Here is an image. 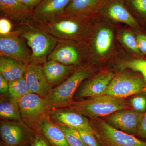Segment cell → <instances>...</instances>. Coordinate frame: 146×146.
<instances>
[{
    "label": "cell",
    "mask_w": 146,
    "mask_h": 146,
    "mask_svg": "<svg viewBox=\"0 0 146 146\" xmlns=\"http://www.w3.org/2000/svg\"><path fill=\"white\" fill-rule=\"evenodd\" d=\"M0 117L1 119L21 121L22 118L17 102L14 100L11 102L1 99Z\"/></svg>",
    "instance_id": "603a6c76"
},
{
    "label": "cell",
    "mask_w": 146,
    "mask_h": 146,
    "mask_svg": "<svg viewBox=\"0 0 146 146\" xmlns=\"http://www.w3.org/2000/svg\"><path fill=\"white\" fill-rule=\"evenodd\" d=\"M68 108L92 119L106 117L121 110L131 109L125 98L100 95L86 100L73 101Z\"/></svg>",
    "instance_id": "7a4b0ae2"
},
{
    "label": "cell",
    "mask_w": 146,
    "mask_h": 146,
    "mask_svg": "<svg viewBox=\"0 0 146 146\" xmlns=\"http://www.w3.org/2000/svg\"><path fill=\"white\" fill-rule=\"evenodd\" d=\"M0 134L4 146H22L28 137V133L21 125L9 122L1 123Z\"/></svg>",
    "instance_id": "d6986e66"
},
{
    "label": "cell",
    "mask_w": 146,
    "mask_h": 146,
    "mask_svg": "<svg viewBox=\"0 0 146 146\" xmlns=\"http://www.w3.org/2000/svg\"><path fill=\"white\" fill-rule=\"evenodd\" d=\"M20 35L19 30L0 35V56H4L28 64L31 62V51Z\"/></svg>",
    "instance_id": "ba28073f"
},
{
    "label": "cell",
    "mask_w": 146,
    "mask_h": 146,
    "mask_svg": "<svg viewBox=\"0 0 146 146\" xmlns=\"http://www.w3.org/2000/svg\"><path fill=\"white\" fill-rule=\"evenodd\" d=\"M115 74L111 71L105 70L91 76L78 89L77 97L78 98H90L101 95Z\"/></svg>",
    "instance_id": "5bb4252c"
},
{
    "label": "cell",
    "mask_w": 146,
    "mask_h": 146,
    "mask_svg": "<svg viewBox=\"0 0 146 146\" xmlns=\"http://www.w3.org/2000/svg\"><path fill=\"white\" fill-rule=\"evenodd\" d=\"M58 39L56 46L48 60H53L68 65L76 66L80 63L82 54L75 41Z\"/></svg>",
    "instance_id": "7c38bea8"
},
{
    "label": "cell",
    "mask_w": 146,
    "mask_h": 146,
    "mask_svg": "<svg viewBox=\"0 0 146 146\" xmlns=\"http://www.w3.org/2000/svg\"><path fill=\"white\" fill-rule=\"evenodd\" d=\"M65 134L68 144L70 146H87L82 141L78 131L68 126L58 124Z\"/></svg>",
    "instance_id": "83f0119b"
},
{
    "label": "cell",
    "mask_w": 146,
    "mask_h": 146,
    "mask_svg": "<svg viewBox=\"0 0 146 146\" xmlns=\"http://www.w3.org/2000/svg\"><path fill=\"white\" fill-rule=\"evenodd\" d=\"M24 76L31 93L37 94L42 98H46L52 90L40 64L32 62L29 63L27 65Z\"/></svg>",
    "instance_id": "8fae6325"
},
{
    "label": "cell",
    "mask_w": 146,
    "mask_h": 146,
    "mask_svg": "<svg viewBox=\"0 0 146 146\" xmlns=\"http://www.w3.org/2000/svg\"><path fill=\"white\" fill-rule=\"evenodd\" d=\"M90 123L102 146H146V142L113 127L104 119L96 118Z\"/></svg>",
    "instance_id": "52a82bcc"
},
{
    "label": "cell",
    "mask_w": 146,
    "mask_h": 146,
    "mask_svg": "<svg viewBox=\"0 0 146 146\" xmlns=\"http://www.w3.org/2000/svg\"><path fill=\"white\" fill-rule=\"evenodd\" d=\"M17 102L22 120L29 127L39 132V127L48 118L52 108L47 99L30 93Z\"/></svg>",
    "instance_id": "5b68a950"
},
{
    "label": "cell",
    "mask_w": 146,
    "mask_h": 146,
    "mask_svg": "<svg viewBox=\"0 0 146 146\" xmlns=\"http://www.w3.org/2000/svg\"><path fill=\"white\" fill-rule=\"evenodd\" d=\"M129 103L132 109L141 113L146 112V92H142L133 95Z\"/></svg>",
    "instance_id": "f1b7e54d"
},
{
    "label": "cell",
    "mask_w": 146,
    "mask_h": 146,
    "mask_svg": "<svg viewBox=\"0 0 146 146\" xmlns=\"http://www.w3.org/2000/svg\"><path fill=\"white\" fill-rule=\"evenodd\" d=\"M142 92H146V82L141 74L122 70L115 74L101 95L125 98Z\"/></svg>",
    "instance_id": "8992f818"
},
{
    "label": "cell",
    "mask_w": 146,
    "mask_h": 146,
    "mask_svg": "<svg viewBox=\"0 0 146 146\" xmlns=\"http://www.w3.org/2000/svg\"><path fill=\"white\" fill-rule=\"evenodd\" d=\"M90 19L64 13L52 21L36 24V26L56 39L81 42L89 31Z\"/></svg>",
    "instance_id": "6da1fadb"
},
{
    "label": "cell",
    "mask_w": 146,
    "mask_h": 146,
    "mask_svg": "<svg viewBox=\"0 0 146 146\" xmlns=\"http://www.w3.org/2000/svg\"><path fill=\"white\" fill-rule=\"evenodd\" d=\"M125 2L137 21L146 25V0H125Z\"/></svg>",
    "instance_id": "d4e9b609"
},
{
    "label": "cell",
    "mask_w": 146,
    "mask_h": 146,
    "mask_svg": "<svg viewBox=\"0 0 146 146\" xmlns=\"http://www.w3.org/2000/svg\"><path fill=\"white\" fill-rule=\"evenodd\" d=\"M106 0H71L65 13L91 19L99 14Z\"/></svg>",
    "instance_id": "ac0fdd59"
},
{
    "label": "cell",
    "mask_w": 146,
    "mask_h": 146,
    "mask_svg": "<svg viewBox=\"0 0 146 146\" xmlns=\"http://www.w3.org/2000/svg\"><path fill=\"white\" fill-rule=\"evenodd\" d=\"M9 93L13 99L16 102L27 94L31 93L24 76L21 78L9 82Z\"/></svg>",
    "instance_id": "484cf974"
},
{
    "label": "cell",
    "mask_w": 146,
    "mask_h": 146,
    "mask_svg": "<svg viewBox=\"0 0 146 146\" xmlns=\"http://www.w3.org/2000/svg\"><path fill=\"white\" fill-rule=\"evenodd\" d=\"M50 116L53 120L58 124L74 128L87 129L95 134L88 118L69 108H55L51 110Z\"/></svg>",
    "instance_id": "9a60e30c"
},
{
    "label": "cell",
    "mask_w": 146,
    "mask_h": 146,
    "mask_svg": "<svg viewBox=\"0 0 146 146\" xmlns=\"http://www.w3.org/2000/svg\"><path fill=\"white\" fill-rule=\"evenodd\" d=\"M0 10L5 18L21 23H27L32 18V9L19 0H0Z\"/></svg>",
    "instance_id": "2e32d148"
},
{
    "label": "cell",
    "mask_w": 146,
    "mask_h": 146,
    "mask_svg": "<svg viewBox=\"0 0 146 146\" xmlns=\"http://www.w3.org/2000/svg\"><path fill=\"white\" fill-rule=\"evenodd\" d=\"M93 35L88 41L90 52L92 55L104 57L112 46L114 37L113 31L107 27H102L97 29Z\"/></svg>",
    "instance_id": "e0dca14e"
},
{
    "label": "cell",
    "mask_w": 146,
    "mask_h": 146,
    "mask_svg": "<svg viewBox=\"0 0 146 146\" xmlns=\"http://www.w3.org/2000/svg\"><path fill=\"white\" fill-rule=\"evenodd\" d=\"M136 135L146 138V112L143 114Z\"/></svg>",
    "instance_id": "836d02e7"
},
{
    "label": "cell",
    "mask_w": 146,
    "mask_h": 146,
    "mask_svg": "<svg viewBox=\"0 0 146 146\" xmlns=\"http://www.w3.org/2000/svg\"><path fill=\"white\" fill-rule=\"evenodd\" d=\"M39 132L44 136L52 146H70L63 131L48 118L42 122L39 127Z\"/></svg>",
    "instance_id": "44dd1931"
},
{
    "label": "cell",
    "mask_w": 146,
    "mask_h": 146,
    "mask_svg": "<svg viewBox=\"0 0 146 146\" xmlns=\"http://www.w3.org/2000/svg\"><path fill=\"white\" fill-rule=\"evenodd\" d=\"M71 0H42L33 10L31 21L36 24L52 21L62 15Z\"/></svg>",
    "instance_id": "4fadbf2b"
},
{
    "label": "cell",
    "mask_w": 146,
    "mask_h": 146,
    "mask_svg": "<svg viewBox=\"0 0 146 146\" xmlns=\"http://www.w3.org/2000/svg\"><path fill=\"white\" fill-rule=\"evenodd\" d=\"M119 39L122 44L130 52L140 57H144V55L138 48L136 36L131 32L123 30L119 33Z\"/></svg>",
    "instance_id": "cb8c5ba5"
},
{
    "label": "cell",
    "mask_w": 146,
    "mask_h": 146,
    "mask_svg": "<svg viewBox=\"0 0 146 146\" xmlns=\"http://www.w3.org/2000/svg\"><path fill=\"white\" fill-rule=\"evenodd\" d=\"M19 31L21 36L25 39L27 45L31 49V62L40 65L46 63L57 44V39L36 26L28 25Z\"/></svg>",
    "instance_id": "277c9868"
},
{
    "label": "cell",
    "mask_w": 146,
    "mask_h": 146,
    "mask_svg": "<svg viewBox=\"0 0 146 146\" xmlns=\"http://www.w3.org/2000/svg\"><path fill=\"white\" fill-rule=\"evenodd\" d=\"M78 131L82 139L87 146H102L94 133L86 129H76Z\"/></svg>",
    "instance_id": "f546056e"
},
{
    "label": "cell",
    "mask_w": 146,
    "mask_h": 146,
    "mask_svg": "<svg viewBox=\"0 0 146 146\" xmlns=\"http://www.w3.org/2000/svg\"><path fill=\"white\" fill-rule=\"evenodd\" d=\"M12 24L10 20L5 17L0 19V35H6L10 33L12 29Z\"/></svg>",
    "instance_id": "1f68e13d"
},
{
    "label": "cell",
    "mask_w": 146,
    "mask_h": 146,
    "mask_svg": "<svg viewBox=\"0 0 146 146\" xmlns=\"http://www.w3.org/2000/svg\"><path fill=\"white\" fill-rule=\"evenodd\" d=\"M33 10L40 3L42 0H19Z\"/></svg>",
    "instance_id": "d590c367"
},
{
    "label": "cell",
    "mask_w": 146,
    "mask_h": 146,
    "mask_svg": "<svg viewBox=\"0 0 146 146\" xmlns=\"http://www.w3.org/2000/svg\"><path fill=\"white\" fill-rule=\"evenodd\" d=\"M143 114L132 108L123 109L104 117V119L117 129L136 135Z\"/></svg>",
    "instance_id": "9c48e42d"
},
{
    "label": "cell",
    "mask_w": 146,
    "mask_h": 146,
    "mask_svg": "<svg viewBox=\"0 0 146 146\" xmlns=\"http://www.w3.org/2000/svg\"><path fill=\"white\" fill-rule=\"evenodd\" d=\"M141 58L124 61L120 64V67L122 70H129L139 73L146 82V59Z\"/></svg>",
    "instance_id": "4316f807"
},
{
    "label": "cell",
    "mask_w": 146,
    "mask_h": 146,
    "mask_svg": "<svg viewBox=\"0 0 146 146\" xmlns=\"http://www.w3.org/2000/svg\"><path fill=\"white\" fill-rule=\"evenodd\" d=\"M99 14L112 21L126 24L140 31V24L126 5L125 0H106Z\"/></svg>",
    "instance_id": "30bf717a"
},
{
    "label": "cell",
    "mask_w": 146,
    "mask_h": 146,
    "mask_svg": "<svg viewBox=\"0 0 146 146\" xmlns=\"http://www.w3.org/2000/svg\"><path fill=\"white\" fill-rule=\"evenodd\" d=\"M138 48L140 51L146 56V35L143 33H138L136 36Z\"/></svg>",
    "instance_id": "d6a6232c"
},
{
    "label": "cell",
    "mask_w": 146,
    "mask_h": 146,
    "mask_svg": "<svg viewBox=\"0 0 146 146\" xmlns=\"http://www.w3.org/2000/svg\"><path fill=\"white\" fill-rule=\"evenodd\" d=\"M9 82L3 76L0 75V93L5 94L9 92Z\"/></svg>",
    "instance_id": "e575fe53"
},
{
    "label": "cell",
    "mask_w": 146,
    "mask_h": 146,
    "mask_svg": "<svg viewBox=\"0 0 146 146\" xmlns=\"http://www.w3.org/2000/svg\"><path fill=\"white\" fill-rule=\"evenodd\" d=\"M92 69L88 66L76 68L72 75L54 89L46 98L52 108L68 107L73 101L74 96L82 83L92 75Z\"/></svg>",
    "instance_id": "3957f363"
},
{
    "label": "cell",
    "mask_w": 146,
    "mask_h": 146,
    "mask_svg": "<svg viewBox=\"0 0 146 146\" xmlns=\"http://www.w3.org/2000/svg\"><path fill=\"white\" fill-rule=\"evenodd\" d=\"M27 65L14 59L0 56V75L8 82L23 77Z\"/></svg>",
    "instance_id": "7402d4cb"
},
{
    "label": "cell",
    "mask_w": 146,
    "mask_h": 146,
    "mask_svg": "<svg viewBox=\"0 0 146 146\" xmlns=\"http://www.w3.org/2000/svg\"><path fill=\"white\" fill-rule=\"evenodd\" d=\"M37 133L32 138L31 146H50L47 140L41 133Z\"/></svg>",
    "instance_id": "4dcf8cb0"
},
{
    "label": "cell",
    "mask_w": 146,
    "mask_h": 146,
    "mask_svg": "<svg viewBox=\"0 0 146 146\" xmlns=\"http://www.w3.org/2000/svg\"><path fill=\"white\" fill-rule=\"evenodd\" d=\"M43 72L50 84L64 79L76 70L75 66L65 65L53 60H48L42 66Z\"/></svg>",
    "instance_id": "ffe728a7"
}]
</instances>
